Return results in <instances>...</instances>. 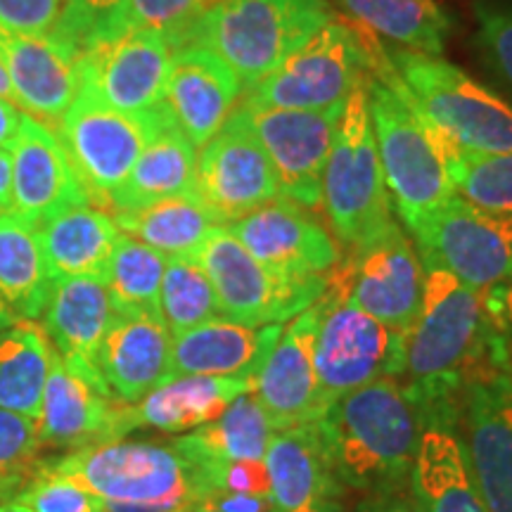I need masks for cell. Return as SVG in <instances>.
<instances>
[{
    "instance_id": "e575fe53",
    "label": "cell",
    "mask_w": 512,
    "mask_h": 512,
    "mask_svg": "<svg viewBox=\"0 0 512 512\" xmlns=\"http://www.w3.org/2000/svg\"><path fill=\"white\" fill-rule=\"evenodd\" d=\"M53 344L34 320L0 330V411L38 420Z\"/></svg>"
},
{
    "instance_id": "44dd1931",
    "label": "cell",
    "mask_w": 512,
    "mask_h": 512,
    "mask_svg": "<svg viewBox=\"0 0 512 512\" xmlns=\"http://www.w3.org/2000/svg\"><path fill=\"white\" fill-rule=\"evenodd\" d=\"M254 259L285 275H328L339 249L302 204L278 197L226 226Z\"/></svg>"
},
{
    "instance_id": "1f68e13d",
    "label": "cell",
    "mask_w": 512,
    "mask_h": 512,
    "mask_svg": "<svg viewBox=\"0 0 512 512\" xmlns=\"http://www.w3.org/2000/svg\"><path fill=\"white\" fill-rule=\"evenodd\" d=\"M50 278L36 228L15 211L0 214V306L19 320H41Z\"/></svg>"
},
{
    "instance_id": "7bdbcfd3",
    "label": "cell",
    "mask_w": 512,
    "mask_h": 512,
    "mask_svg": "<svg viewBox=\"0 0 512 512\" xmlns=\"http://www.w3.org/2000/svg\"><path fill=\"white\" fill-rule=\"evenodd\" d=\"M17 501L34 512H107L105 503L86 486L48 470L43 460L36 477L19 491Z\"/></svg>"
},
{
    "instance_id": "8d00e7d4",
    "label": "cell",
    "mask_w": 512,
    "mask_h": 512,
    "mask_svg": "<svg viewBox=\"0 0 512 512\" xmlns=\"http://www.w3.org/2000/svg\"><path fill=\"white\" fill-rule=\"evenodd\" d=\"M166 259L169 256L121 233L105 278L114 309L159 313Z\"/></svg>"
},
{
    "instance_id": "f546056e",
    "label": "cell",
    "mask_w": 512,
    "mask_h": 512,
    "mask_svg": "<svg viewBox=\"0 0 512 512\" xmlns=\"http://www.w3.org/2000/svg\"><path fill=\"white\" fill-rule=\"evenodd\" d=\"M197 147L171 117L145 145L126 181L112 192L110 207L131 211L195 192Z\"/></svg>"
},
{
    "instance_id": "11a10c76",
    "label": "cell",
    "mask_w": 512,
    "mask_h": 512,
    "mask_svg": "<svg viewBox=\"0 0 512 512\" xmlns=\"http://www.w3.org/2000/svg\"><path fill=\"white\" fill-rule=\"evenodd\" d=\"M192 512H223V510L216 508V505L209 503V501H200L195 505V510H192Z\"/></svg>"
},
{
    "instance_id": "f907efd6",
    "label": "cell",
    "mask_w": 512,
    "mask_h": 512,
    "mask_svg": "<svg viewBox=\"0 0 512 512\" xmlns=\"http://www.w3.org/2000/svg\"><path fill=\"white\" fill-rule=\"evenodd\" d=\"M12 204V157L10 150L0 147V214L10 211Z\"/></svg>"
},
{
    "instance_id": "7a4b0ae2",
    "label": "cell",
    "mask_w": 512,
    "mask_h": 512,
    "mask_svg": "<svg viewBox=\"0 0 512 512\" xmlns=\"http://www.w3.org/2000/svg\"><path fill=\"white\" fill-rule=\"evenodd\" d=\"M420 420L399 377L389 375L330 403L313 427L337 482L377 494L411 479Z\"/></svg>"
},
{
    "instance_id": "f1b7e54d",
    "label": "cell",
    "mask_w": 512,
    "mask_h": 512,
    "mask_svg": "<svg viewBox=\"0 0 512 512\" xmlns=\"http://www.w3.org/2000/svg\"><path fill=\"white\" fill-rule=\"evenodd\" d=\"M110 290L98 278H53L41 328L50 344L67 358L95 366L102 337L114 320Z\"/></svg>"
},
{
    "instance_id": "2e32d148",
    "label": "cell",
    "mask_w": 512,
    "mask_h": 512,
    "mask_svg": "<svg viewBox=\"0 0 512 512\" xmlns=\"http://www.w3.org/2000/svg\"><path fill=\"white\" fill-rule=\"evenodd\" d=\"M174 46L152 29H124L81 50V88L117 112L138 114L164 100Z\"/></svg>"
},
{
    "instance_id": "d4e9b609",
    "label": "cell",
    "mask_w": 512,
    "mask_h": 512,
    "mask_svg": "<svg viewBox=\"0 0 512 512\" xmlns=\"http://www.w3.org/2000/svg\"><path fill=\"white\" fill-rule=\"evenodd\" d=\"M242 93L238 74L211 50L188 43L171 57L164 102L197 150L221 131Z\"/></svg>"
},
{
    "instance_id": "816d5d0a",
    "label": "cell",
    "mask_w": 512,
    "mask_h": 512,
    "mask_svg": "<svg viewBox=\"0 0 512 512\" xmlns=\"http://www.w3.org/2000/svg\"><path fill=\"white\" fill-rule=\"evenodd\" d=\"M0 512H34L29 508V505H24L22 501H5V503H0Z\"/></svg>"
},
{
    "instance_id": "c3c4849f",
    "label": "cell",
    "mask_w": 512,
    "mask_h": 512,
    "mask_svg": "<svg viewBox=\"0 0 512 512\" xmlns=\"http://www.w3.org/2000/svg\"><path fill=\"white\" fill-rule=\"evenodd\" d=\"M486 311L503 335L512 337V275L505 283L496 285L494 290L484 294Z\"/></svg>"
},
{
    "instance_id": "9c48e42d",
    "label": "cell",
    "mask_w": 512,
    "mask_h": 512,
    "mask_svg": "<svg viewBox=\"0 0 512 512\" xmlns=\"http://www.w3.org/2000/svg\"><path fill=\"white\" fill-rule=\"evenodd\" d=\"M171 117L164 100L147 112L126 114L79 88L60 119V138L91 204L110 207L112 192L126 181L140 152Z\"/></svg>"
},
{
    "instance_id": "7c38bea8",
    "label": "cell",
    "mask_w": 512,
    "mask_h": 512,
    "mask_svg": "<svg viewBox=\"0 0 512 512\" xmlns=\"http://www.w3.org/2000/svg\"><path fill=\"white\" fill-rule=\"evenodd\" d=\"M328 290L380 320L384 328H411L425 292V264L399 223L351 247L347 264L328 273Z\"/></svg>"
},
{
    "instance_id": "d6a6232c",
    "label": "cell",
    "mask_w": 512,
    "mask_h": 512,
    "mask_svg": "<svg viewBox=\"0 0 512 512\" xmlns=\"http://www.w3.org/2000/svg\"><path fill=\"white\" fill-rule=\"evenodd\" d=\"M114 223L124 235L145 242L164 256H195L204 240L216 228H223L214 211L195 192L140 209L117 211Z\"/></svg>"
},
{
    "instance_id": "4fadbf2b",
    "label": "cell",
    "mask_w": 512,
    "mask_h": 512,
    "mask_svg": "<svg viewBox=\"0 0 512 512\" xmlns=\"http://www.w3.org/2000/svg\"><path fill=\"white\" fill-rule=\"evenodd\" d=\"M318 306L313 363L328 406L380 377L399 375L401 332L384 328L380 320L332 290H325Z\"/></svg>"
},
{
    "instance_id": "b9f144b4",
    "label": "cell",
    "mask_w": 512,
    "mask_h": 512,
    "mask_svg": "<svg viewBox=\"0 0 512 512\" xmlns=\"http://www.w3.org/2000/svg\"><path fill=\"white\" fill-rule=\"evenodd\" d=\"M216 0H126L124 29H152L164 34L174 50L183 46L185 36L197 17L209 10Z\"/></svg>"
},
{
    "instance_id": "836d02e7",
    "label": "cell",
    "mask_w": 512,
    "mask_h": 512,
    "mask_svg": "<svg viewBox=\"0 0 512 512\" xmlns=\"http://www.w3.org/2000/svg\"><path fill=\"white\" fill-rule=\"evenodd\" d=\"M275 427L254 392L240 394L219 418L171 441L188 463L200 460H264Z\"/></svg>"
},
{
    "instance_id": "d590c367",
    "label": "cell",
    "mask_w": 512,
    "mask_h": 512,
    "mask_svg": "<svg viewBox=\"0 0 512 512\" xmlns=\"http://www.w3.org/2000/svg\"><path fill=\"white\" fill-rule=\"evenodd\" d=\"M368 31L392 38L415 53L441 55L451 17L437 0H335Z\"/></svg>"
},
{
    "instance_id": "4dcf8cb0",
    "label": "cell",
    "mask_w": 512,
    "mask_h": 512,
    "mask_svg": "<svg viewBox=\"0 0 512 512\" xmlns=\"http://www.w3.org/2000/svg\"><path fill=\"white\" fill-rule=\"evenodd\" d=\"M411 484L422 512H486L463 441L441 425H430L422 432Z\"/></svg>"
},
{
    "instance_id": "8992f818",
    "label": "cell",
    "mask_w": 512,
    "mask_h": 512,
    "mask_svg": "<svg viewBox=\"0 0 512 512\" xmlns=\"http://www.w3.org/2000/svg\"><path fill=\"white\" fill-rule=\"evenodd\" d=\"M368 76L344 100L323 169V204L332 230L349 249L370 240L394 221L370 121Z\"/></svg>"
},
{
    "instance_id": "5b68a950",
    "label": "cell",
    "mask_w": 512,
    "mask_h": 512,
    "mask_svg": "<svg viewBox=\"0 0 512 512\" xmlns=\"http://www.w3.org/2000/svg\"><path fill=\"white\" fill-rule=\"evenodd\" d=\"M332 19L328 0H216L183 46L195 43L219 55L247 91Z\"/></svg>"
},
{
    "instance_id": "277c9868",
    "label": "cell",
    "mask_w": 512,
    "mask_h": 512,
    "mask_svg": "<svg viewBox=\"0 0 512 512\" xmlns=\"http://www.w3.org/2000/svg\"><path fill=\"white\" fill-rule=\"evenodd\" d=\"M43 465L86 486L107 512H192L202 501L195 470L171 444L100 441Z\"/></svg>"
},
{
    "instance_id": "db71d44e",
    "label": "cell",
    "mask_w": 512,
    "mask_h": 512,
    "mask_svg": "<svg viewBox=\"0 0 512 512\" xmlns=\"http://www.w3.org/2000/svg\"><path fill=\"white\" fill-rule=\"evenodd\" d=\"M19 320H15L10 316L8 311L3 309V306H0V330H5V328H12V325H17Z\"/></svg>"
},
{
    "instance_id": "484cf974",
    "label": "cell",
    "mask_w": 512,
    "mask_h": 512,
    "mask_svg": "<svg viewBox=\"0 0 512 512\" xmlns=\"http://www.w3.org/2000/svg\"><path fill=\"white\" fill-rule=\"evenodd\" d=\"M283 328L285 323L245 325L216 316L178 332L171 342V377H242L256 382Z\"/></svg>"
},
{
    "instance_id": "cb8c5ba5",
    "label": "cell",
    "mask_w": 512,
    "mask_h": 512,
    "mask_svg": "<svg viewBox=\"0 0 512 512\" xmlns=\"http://www.w3.org/2000/svg\"><path fill=\"white\" fill-rule=\"evenodd\" d=\"M174 335L152 311L117 309L102 337L95 368L119 403H138L171 377Z\"/></svg>"
},
{
    "instance_id": "bcb514c9",
    "label": "cell",
    "mask_w": 512,
    "mask_h": 512,
    "mask_svg": "<svg viewBox=\"0 0 512 512\" xmlns=\"http://www.w3.org/2000/svg\"><path fill=\"white\" fill-rule=\"evenodd\" d=\"M62 0H0V22L24 34H50Z\"/></svg>"
},
{
    "instance_id": "7dc6e473",
    "label": "cell",
    "mask_w": 512,
    "mask_h": 512,
    "mask_svg": "<svg viewBox=\"0 0 512 512\" xmlns=\"http://www.w3.org/2000/svg\"><path fill=\"white\" fill-rule=\"evenodd\" d=\"M354 512H422L413 491L406 486L370 494Z\"/></svg>"
},
{
    "instance_id": "f5cc1de1",
    "label": "cell",
    "mask_w": 512,
    "mask_h": 512,
    "mask_svg": "<svg viewBox=\"0 0 512 512\" xmlns=\"http://www.w3.org/2000/svg\"><path fill=\"white\" fill-rule=\"evenodd\" d=\"M0 95L15 102V93H12V86H10L8 76H5V69L3 67H0Z\"/></svg>"
},
{
    "instance_id": "8fae6325",
    "label": "cell",
    "mask_w": 512,
    "mask_h": 512,
    "mask_svg": "<svg viewBox=\"0 0 512 512\" xmlns=\"http://www.w3.org/2000/svg\"><path fill=\"white\" fill-rule=\"evenodd\" d=\"M422 264L486 294L512 275V216L491 214L453 195L408 226Z\"/></svg>"
},
{
    "instance_id": "6da1fadb",
    "label": "cell",
    "mask_w": 512,
    "mask_h": 512,
    "mask_svg": "<svg viewBox=\"0 0 512 512\" xmlns=\"http://www.w3.org/2000/svg\"><path fill=\"white\" fill-rule=\"evenodd\" d=\"M510 366L508 339L486 311L484 294L441 268L425 266V292L401 332L399 375L422 413H444L453 396L489 370Z\"/></svg>"
},
{
    "instance_id": "f6af8a7d",
    "label": "cell",
    "mask_w": 512,
    "mask_h": 512,
    "mask_svg": "<svg viewBox=\"0 0 512 512\" xmlns=\"http://www.w3.org/2000/svg\"><path fill=\"white\" fill-rule=\"evenodd\" d=\"M475 12L484 53L512 86V5L479 3Z\"/></svg>"
},
{
    "instance_id": "30bf717a",
    "label": "cell",
    "mask_w": 512,
    "mask_h": 512,
    "mask_svg": "<svg viewBox=\"0 0 512 512\" xmlns=\"http://www.w3.org/2000/svg\"><path fill=\"white\" fill-rule=\"evenodd\" d=\"M223 318L245 325L287 323L328 290V275H285L254 259L228 228H216L195 254Z\"/></svg>"
},
{
    "instance_id": "9a60e30c",
    "label": "cell",
    "mask_w": 512,
    "mask_h": 512,
    "mask_svg": "<svg viewBox=\"0 0 512 512\" xmlns=\"http://www.w3.org/2000/svg\"><path fill=\"white\" fill-rule=\"evenodd\" d=\"M238 110L271 157L283 197L316 209L323 202V169L344 105L330 110H278L240 98Z\"/></svg>"
},
{
    "instance_id": "5bb4252c",
    "label": "cell",
    "mask_w": 512,
    "mask_h": 512,
    "mask_svg": "<svg viewBox=\"0 0 512 512\" xmlns=\"http://www.w3.org/2000/svg\"><path fill=\"white\" fill-rule=\"evenodd\" d=\"M195 195L223 228L283 197L271 157L238 107L197 157Z\"/></svg>"
},
{
    "instance_id": "74e56055",
    "label": "cell",
    "mask_w": 512,
    "mask_h": 512,
    "mask_svg": "<svg viewBox=\"0 0 512 512\" xmlns=\"http://www.w3.org/2000/svg\"><path fill=\"white\" fill-rule=\"evenodd\" d=\"M159 313L171 335L185 332L207 320L221 316L216 292L195 256H169L166 259Z\"/></svg>"
},
{
    "instance_id": "d6986e66",
    "label": "cell",
    "mask_w": 512,
    "mask_h": 512,
    "mask_svg": "<svg viewBox=\"0 0 512 512\" xmlns=\"http://www.w3.org/2000/svg\"><path fill=\"white\" fill-rule=\"evenodd\" d=\"M114 399L98 368L81 358H67L53 347L36 430L41 446L72 451L107 439Z\"/></svg>"
},
{
    "instance_id": "ffe728a7",
    "label": "cell",
    "mask_w": 512,
    "mask_h": 512,
    "mask_svg": "<svg viewBox=\"0 0 512 512\" xmlns=\"http://www.w3.org/2000/svg\"><path fill=\"white\" fill-rule=\"evenodd\" d=\"M318 316L320 306L316 302L287 320L254 382V396L266 408L275 432L313 425L328 411L313 363Z\"/></svg>"
},
{
    "instance_id": "e0dca14e",
    "label": "cell",
    "mask_w": 512,
    "mask_h": 512,
    "mask_svg": "<svg viewBox=\"0 0 512 512\" xmlns=\"http://www.w3.org/2000/svg\"><path fill=\"white\" fill-rule=\"evenodd\" d=\"M465 456L486 512H512V368L465 387Z\"/></svg>"
},
{
    "instance_id": "ac0fdd59",
    "label": "cell",
    "mask_w": 512,
    "mask_h": 512,
    "mask_svg": "<svg viewBox=\"0 0 512 512\" xmlns=\"http://www.w3.org/2000/svg\"><path fill=\"white\" fill-rule=\"evenodd\" d=\"M10 157V211H15L34 228L64 209L91 204L62 138L48 124L27 112H22Z\"/></svg>"
},
{
    "instance_id": "603a6c76",
    "label": "cell",
    "mask_w": 512,
    "mask_h": 512,
    "mask_svg": "<svg viewBox=\"0 0 512 512\" xmlns=\"http://www.w3.org/2000/svg\"><path fill=\"white\" fill-rule=\"evenodd\" d=\"M247 392H254V382L242 377H171L138 403H119L105 441L124 439L136 430L192 432L219 418L230 403Z\"/></svg>"
},
{
    "instance_id": "83f0119b",
    "label": "cell",
    "mask_w": 512,
    "mask_h": 512,
    "mask_svg": "<svg viewBox=\"0 0 512 512\" xmlns=\"http://www.w3.org/2000/svg\"><path fill=\"white\" fill-rule=\"evenodd\" d=\"M50 278H98L105 283L121 230L91 204L64 209L36 228Z\"/></svg>"
},
{
    "instance_id": "9f6ffc18",
    "label": "cell",
    "mask_w": 512,
    "mask_h": 512,
    "mask_svg": "<svg viewBox=\"0 0 512 512\" xmlns=\"http://www.w3.org/2000/svg\"><path fill=\"white\" fill-rule=\"evenodd\" d=\"M510 356H512V351H510Z\"/></svg>"
},
{
    "instance_id": "60d3db41",
    "label": "cell",
    "mask_w": 512,
    "mask_h": 512,
    "mask_svg": "<svg viewBox=\"0 0 512 512\" xmlns=\"http://www.w3.org/2000/svg\"><path fill=\"white\" fill-rule=\"evenodd\" d=\"M124 10L126 0H62L60 17L50 34L81 55L100 38L119 34Z\"/></svg>"
},
{
    "instance_id": "f35d334b",
    "label": "cell",
    "mask_w": 512,
    "mask_h": 512,
    "mask_svg": "<svg viewBox=\"0 0 512 512\" xmlns=\"http://www.w3.org/2000/svg\"><path fill=\"white\" fill-rule=\"evenodd\" d=\"M446 171L458 197L491 214L512 216V152H456Z\"/></svg>"
},
{
    "instance_id": "ba28073f",
    "label": "cell",
    "mask_w": 512,
    "mask_h": 512,
    "mask_svg": "<svg viewBox=\"0 0 512 512\" xmlns=\"http://www.w3.org/2000/svg\"><path fill=\"white\" fill-rule=\"evenodd\" d=\"M375 38L361 27L332 19L287 55L271 74L242 93V100L278 110H330L370 74Z\"/></svg>"
},
{
    "instance_id": "7402d4cb",
    "label": "cell",
    "mask_w": 512,
    "mask_h": 512,
    "mask_svg": "<svg viewBox=\"0 0 512 512\" xmlns=\"http://www.w3.org/2000/svg\"><path fill=\"white\" fill-rule=\"evenodd\" d=\"M0 67L15 102L53 126L81 88L79 53L53 34H24L0 22Z\"/></svg>"
},
{
    "instance_id": "ab89813d",
    "label": "cell",
    "mask_w": 512,
    "mask_h": 512,
    "mask_svg": "<svg viewBox=\"0 0 512 512\" xmlns=\"http://www.w3.org/2000/svg\"><path fill=\"white\" fill-rule=\"evenodd\" d=\"M41 439L36 422L0 411V503L15 501L41 467Z\"/></svg>"
},
{
    "instance_id": "3957f363",
    "label": "cell",
    "mask_w": 512,
    "mask_h": 512,
    "mask_svg": "<svg viewBox=\"0 0 512 512\" xmlns=\"http://www.w3.org/2000/svg\"><path fill=\"white\" fill-rule=\"evenodd\" d=\"M368 105L384 183L408 228L456 195L446 162L463 150L448 143L422 114L380 46L370 55Z\"/></svg>"
},
{
    "instance_id": "681fc988",
    "label": "cell",
    "mask_w": 512,
    "mask_h": 512,
    "mask_svg": "<svg viewBox=\"0 0 512 512\" xmlns=\"http://www.w3.org/2000/svg\"><path fill=\"white\" fill-rule=\"evenodd\" d=\"M19 121H22V112L17 110V105L8 98L0 95V147L10 150L19 133Z\"/></svg>"
},
{
    "instance_id": "ee69618b",
    "label": "cell",
    "mask_w": 512,
    "mask_h": 512,
    "mask_svg": "<svg viewBox=\"0 0 512 512\" xmlns=\"http://www.w3.org/2000/svg\"><path fill=\"white\" fill-rule=\"evenodd\" d=\"M190 467L200 482L202 498L209 494L271 496L264 460H200Z\"/></svg>"
},
{
    "instance_id": "4316f807",
    "label": "cell",
    "mask_w": 512,
    "mask_h": 512,
    "mask_svg": "<svg viewBox=\"0 0 512 512\" xmlns=\"http://www.w3.org/2000/svg\"><path fill=\"white\" fill-rule=\"evenodd\" d=\"M278 512H339L344 486L313 425L275 432L264 456Z\"/></svg>"
},
{
    "instance_id": "52a82bcc",
    "label": "cell",
    "mask_w": 512,
    "mask_h": 512,
    "mask_svg": "<svg viewBox=\"0 0 512 512\" xmlns=\"http://www.w3.org/2000/svg\"><path fill=\"white\" fill-rule=\"evenodd\" d=\"M394 69L422 114L463 152H512V105L439 55L394 50Z\"/></svg>"
}]
</instances>
